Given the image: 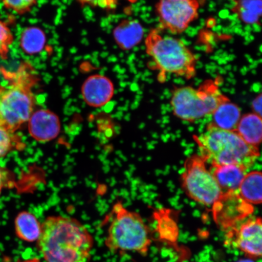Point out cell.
<instances>
[{"label":"cell","mask_w":262,"mask_h":262,"mask_svg":"<svg viewBox=\"0 0 262 262\" xmlns=\"http://www.w3.org/2000/svg\"><path fill=\"white\" fill-rule=\"evenodd\" d=\"M37 247L47 262H88L94 238L77 219L50 216L41 224Z\"/></svg>","instance_id":"6da1fadb"},{"label":"cell","mask_w":262,"mask_h":262,"mask_svg":"<svg viewBox=\"0 0 262 262\" xmlns=\"http://www.w3.org/2000/svg\"><path fill=\"white\" fill-rule=\"evenodd\" d=\"M0 72L6 82L0 83V122L16 133L34 113L36 98L33 88L40 78L28 61L22 62L14 71L0 68Z\"/></svg>","instance_id":"7a4b0ae2"},{"label":"cell","mask_w":262,"mask_h":262,"mask_svg":"<svg viewBox=\"0 0 262 262\" xmlns=\"http://www.w3.org/2000/svg\"><path fill=\"white\" fill-rule=\"evenodd\" d=\"M145 45L150 58V68L158 72L160 83H165L168 75L187 80L196 76L198 58L180 39L163 34L161 29L156 28L147 35Z\"/></svg>","instance_id":"3957f363"},{"label":"cell","mask_w":262,"mask_h":262,"mask_svg":"<svg viewBox=\"0 0 262 262\" xmlns=\"http://www.w3.org/2000/svg\"><path fill=\"white\" fill-rule=\"evenodd\" d=\"M194 139L200 156L211 166L235 165L247 170L260 156L258 147L249 145L236 131L222 129L211 123Z\"/></svg>","instance_id":"277c9868"},{"label":"cell","mask_w":262,"mask_h":262,"mask_svg":"<svg viewBox=\"0 0 262 262\" xmlns=\"http://www.w3.org/2000/svg\"><path fill=\"white\" fill-rule=\"evenodd\" d=\"M112 214L104 241L108 250L114 253L133 252L146 256L152 241L149 228L142 217L121 203L113 206Z\"/></svg>","instance_id":"5b68a950"},{"label":"cell","mask_w":262,"mask_h":262,"mask_svg":"<svg viewBox=\"0 0 262 262\" xmlns=\"http://www.w3.org/2000/svg\"><path fill=\"white\" fill-rule=\"evenodd\" d=\"M219 83L216 79H208L198 88L175 87L170 101L173 114L179 119L188 122L212 115L221 104L229 100L222 93Z\"/></svg>","instance_id":"8992f818"},{"label":"cell","mask_w":262,"mask_h":262,"mask_svg":"<svg viewBox=\"0 0 262 262\" xmlns=\"http://www.w3.org/2000/svg\"><path fill=\"white\" fill-rule=\"evenodd\" d=\"M201 156H192L186 160L181 183L186 194L203 205H214L223 192Z\"/></svg>","instance_id":"52a82bcc"},{"label":"cell","mask_w":262,"mask_h":262,"mask_svg":"<svg viewBox=\"0 0 262 262\" xmlns=\"http://www.w3.org/2000/svg\"><path fill=\"white\" fill-rule=\"evenodd\" d=\"M204 0H158L155 5L159 28L173 35L181 34L198 18Z\"/></svg>","instance_id":"ba28073f"},{"label":"cell","mask_w":262,"mask_h":262,"mask_svg":"<svg viewBox=\"0 0 262 262\" xmlns=\"http://www.w3.org/2000/svg\"><path fill=\"white\" fill-rule=\"evenodd\" d=\"M216 224L224 229H233L238 223L253 212V206L246 202L237 192L223 193L212 206Z\"/></svg>","instance_id":"9c48e42d"},{"label":"cell","mask_w":262,"mask_h":262,"mask_svg":"<svg viewBox=\"0 0 262 262\" xmlns=\"http://www.w3.org/2000/svg\"><path fill=\"white\" fill-rule=\"evenodd\" d=\"M229 239L250 258L262 257V218L251 219L234 228Z\"/></svg>","instance_id":"30bf717a"},{"label":"cell","mask_w":262,"mask_h":262,"mask_svg":"<svg viewBox=\"0 0 262 262\" xmlns=\"http://www.w3.org/2000/svg\"><path fill=\"white\" fill-rule=\"evenodd\" d=\"M83 99L88 106L102 107L112 99L114 94L113 81L103 75H91L81 87Z\"/></svg>","instance_id":"8fae6325"},{"label":"cell","mask_w":262,"mask_h":262,"mask_svg":"<svg viewBox=\"0 0 262 262\" xmlns=\"http://www.w3.org/2000/svg\"><path fill=\"white\" fill-rule=\"evenodd\" d=\"M28 123L29 134L39 142H50L60 133V119L56 114L49 110L35 111Z\"/></svg>","instance_id":"7c38bea8"},{"label":"cell","mask_w":262,"mask_h":262,"mask_svg":"<svg viewBox=\"0 0 262 262\" xmlns=\"http://www.w3.org/2000/svg\"><path fill=\"white\" fill-rule=\"evenodd\" d=\"M144 29L137 19H124L113 32L118 47L122 50L129 51L140 43L144 37Z\"/></svg>","instance_id":"4fadbf2b"},{"label":"cell","mask_w":262,"mask_h":262,"mask_svg":"<svg viewBox=\"0 0 262 262\" xmlns=\"http://www.w3.org/2000/svg\"><path fill=\"white\" fill-rule=\"evenodd\" d=\"M210 171L222 192H237L247 169L235 165L211 166Z\"/></svg>","instance_id":"5bb4252c"},{"label":"cell","mask_w":262,"mask_h":262,"mask_svg":"<svg viewBox=\"0 0 262 262\" xmlns=\"http://www.w3.org/2000/svg\"><path fill=\"white\" fill-rule=\"evenodd\" d=\"M236 132L249 145L257 147L262 143V118L254 113L245 114Z\"/></svg>","instance_id":"9a60e30c"},{"label":"cell","mask_w":262,"mask_h":262,"mask_svg":"<svg viewBox=\"0 0 262 262\" xmlns=\"http://www.w3.org/2000/svg\"><path fill=\"white\" fill-rule=\"evenodd\" d=\"M41 224L28 211H22L15 219V230L19 238L26 242H37L41 233Z\"/></svg>","instance_id":"2e32d148"},{"label":"cell","mask_w":262,"mask_h":262,"mask_svg":"<svg viewBox=\"0 0 262 262\" xmlns=\"http://www.w3.org/2000/svg\"><path fill=\"white\" fill-rule=\"evenodd\" d=\"M212 116V124L219 128L231 131H236L242 117L240 108L230 100L221 104Z\"/></svg>","instance_id":"e0dca14e"},{"label":"cell","mask_w":262,"mask_h":262,"mask_svg":"<svg viewBox=\"0 0 262 262\" xmlns=\"http://www.w3.org/2000/svg\"><path fill=\"white\" fill-rule=\"evenodd\" d=\"M239 195L251 205L262 204V172L247 173L238 190Z\"/></svg>","instance_id":"ac0fdd59"},{"label":"cell","mask_w":262,"mask_h":262,"mask_svg":"<svg viewBox=\"0 0 262 262\" xmlns=\"http://www.w3.org/2000/svg\"><path fill=\"white\" fill-rule=\"evenodd\" d=\"M231 11L245 25L259 24L262 17V0H233Z\"/></svg>","instance_id":"d6986e66"},{"label":"cell","mask_w":262,"mask_h":262,"mask_svg":"<svg viewBox=\"0 0 262 262\" xmlns=\"http://www.w3.org/2000/svg\"><path fill=\"white\" fill-rule=\"evenodd\" d=\"M47 37L41 29L37 27L26 28L22 32L19 39V47L28 55H35L44 49Z\"/></svg>","instance_id":"ffe728a7"},{"label":"cell","mask_w":262,"mask_h":262,"mask_svg":"<svg viewBox=\"0 0 262 262\" xmlns=\"http://www.w3.org/2000/svg\"><path fill=\"white\" fill-rule=\"evenodd\" d=\"M20 143L16 133L9 129L0 122V159L16 149Z\"/></svg>","instance_id":"44dd1931"},{"label":"cell","mask_w":262,"mask_h":262,"mask_svg":"<svg viewBox=\"0 0 262 262\" xmlns=\"http://www.w3.org/2000/svg\"><path fill=\"white\" fill-rule=\"evenodd\" d=\"M14 41V36L7 24L0 19V58H8L10 47Z\"/></svg>","instance_id":"7402d4cb"},{"label":"cell","mask_w":262,"mask_h":262,"mask_svg":"<svg viewBox=\"0 0 262 262\" xmlns=\"http://www.w3.org/2000/svg\"><path fill=\"white\" fill-rule=\"evenodd\" d=\"M37 2V0H0L6 9L20 15L31 11Z\"/></svg>","instance_id":"603a6c76"},{"label":"cell","mask_w":262,"mask_h":262,"mask_svg":"<svg viewBox=\"0 0 262 262\" xmlns=\"http://www.w3.org/2000/svg\"><path fill=\"white\" fill-rule=\"evenodd\" d=\"M82 6H89L106 11H113L117 8L118 0H77Z\"/></svg>","instance_id":"cb8c5ba5"},{"label":"cell","mask_w":262,"mask_h":262,"mask_svg":"<svg viewBox=\"0 0 262 262\" xmlns=\"http://www.w3.org/2000/svg\"><path fill=\"white\" fill-rule=\"evenodd\" d=\"M12 176L8 169L0 167V195L3 189L12 184Z\"/></svg>","instance_id":"d4e9b609"},{"label":"cell","mask_w":262,"mask_h":262,"mask_svg":"<svg viewBox=\"0 0 262 262\" xmlns=\"http://www.w3.org/2000/svg\"><path fill=\"white\" fill-rule=\"evenodd\" d=\"M252 108L254 113L262 118V93L258 95L252 102Z\"/></svg>","instance_id":"484cf974"},{"label":"cell","mask_w":262,"mask_h":262,"mask_svg":"<svg viewBox=\"0 0 262 262\" xmlns=\"http://www.w3.org/2000/svg\"><path fill=\"white\" fill-rule=\"evenodd\" d=\"M17 262H40V260L38 258H32V259H29L24 261H18Z\"/></svg>","instance_id":"4316f807"},{"label":"cell","mask_w":262,"mask_h":262,"mask_svg":"<svg viewBox=\"0 0 262 262\" xmlns=\"http://www.w3.org/2000/svg\"><path fill=\"white\" fill-rule=\"evenodd\" d=\"M237 262H254V261L253 260L251 259V258H250V259H242V260H238Z\"/></svg>","instance_id":"83f0119b"}]
</instances>
